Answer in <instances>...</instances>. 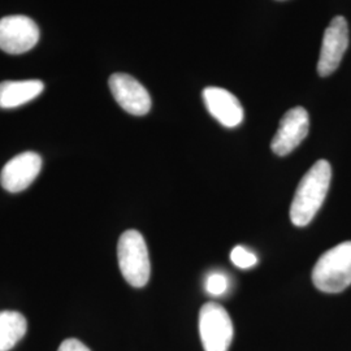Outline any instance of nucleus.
<instances>
[{"label":"nucleus","instance_id":"nucleus-1","mask_svg":"<svg viewBox=\"0 0 351 351\" xmlns=\"http://www.w3.org/2000/svg\"><path fill=\"white\" fill-rule=\"evenodd\" d=\"M332 167L319 160L302 177L290 206V220L295 226H308L323 203L330 185Z\"/></svg>","mask_w":351,"mask_h":351},{"label":"nucleus","instance_id":"nucleus-2","mask_svg":"<svg viewBox=\"0 0 351 351\" xmlns=\"http://www.w3.org/2000/svg\"><path fill=\"white\" fill-rule=\"evenodd\" d=\"M313 281L323 293H341L351 285V241L326 251L313 269Z\"/></svg>","mask_w":351,"mask_h":351},{"label":"nucleus","instance_id":"nucleus-3","mask_svg":"<svg viewBox=\"0 0 351 351\" xmlns=\"http://www.w3.org/2000/svg\"><path fill=\"white\" fill-rule=\"evenodd\" d=\"M121 275L134 288H143L150 280L151 265L146 241L138 230L129 229L121 234L117 245Z\"/></svg>","mask_w":351,"mask_h":351},{"label":"nucleus","instance_id":"nucleus-4","mask_svg":"<svg viewBox=\"0 0 351 351\" xmlns=\"http://www.w3.org/2000/svg\"><path fill=\"white\" fill-rule=\"evenodd\" d=\"M199 335L204 351H228L233 339V323L219 303L203 304L199 313Z\"/></svg>","mask_w":351,"mask_h":351},{"label":"nucleus","instance_id":"nucleus-5","mask_svg":"<svg viewBox=\"0 0 351 351\" xmlns=\"http://www.w3.org/2000/svg\"><path fill=\"white\" fill-rule=\"evenodd\" d=\"M39 40L37 24L21 14L7 16L0 20V50L19 55L36 47Z\"/></svg>","mask_w":351,"mask_h":351},{"label":"nucleus","instance_id":"nucleus-6","mask_svg":"<svg viewBox=\"0 0 351 351\" xmlns=\"http://www.w3.org/2000/svg\"><path fill=\"white\" fill-rule=\"evenodd\" d=\"M349 47V26L345 17L337 16L326 29L320 56L317 62V73L322 77L330 75L339 68L345 52Z\"/></svg>","mask_w":351,"mask_h":351},{"label":"nucleus","instance_id":"nucleus-7","mask_svg":"<svg viewBox=\"0 0 351 351\" xmlns=\"http://www.w3.org/2000/svg\"><path fill=\"white\" fill-rule=\"evenodd\" d=\"M310 129V117L303 107H294L285 113L280 121L271 149L278 156H287L295 150Z\"/></svg>","mask_w":351,"mask_h":351},{"label":"nucleus","instance_id":"nucleus-8","mask_svg":"<svg viewBox=\"0 0 351 351\" xmlns=\"http://www.w3.org/2000/svg\"><path fill=\"white\" fill-rule=\"evenodd\" d=\"M108 85L114 101L126 112L134 116H145L150 112V94L134 77L114 73L110 77Z\"/></svg>","mask_w":351,"mask_h":351},{"label":"nucleus","instance_id":"nucleus-9","mask_svg":"<svg viewBox=\"0 0 351 351\" xmlns=\"http://www.w3.org/2000/svg\"><path fill=\"white\" fill-rule=\"evenodd\" d=\"M40 169L42 158L37 152L26 151L4 165L0 173V184L10 193H20L34 182Z\"/></svg>","mask_w":351,"mask_h":351},{"label":"nucleus","instance_id":"nucleus-10","mask_svg":"<svg viewBox=\"0 0 351 351\" xmlns=\"http://www.w3.org/2000/svg\"><path fill=\"white\" fill-rule=\"evenodd\" d=\"M207 111L226 128H236L243 121V108L239 99L226 88H206L202 93Z\"/></svg>","mask_w":351,"mask_h":351},{"label":"nucleus","instance_id":"nucleus-11","mask_svg":"<svg viewBox=\"0 0 351 351\" xmlns=\"http://www.w3.org/2000/svg\"><path fill=\"white\" fill-rule=\"evenodd\" d=\"M45 85L39 80L4 81L0 84V108H16L36 99Z\"/></svg>","mask_w":351,"mask_h":351},{"label":"nucleus","instance_id":"nucleus-12","mask_svg":"<svg viewBox=\"0 0 351 351\" xmlns=\"http://www.w3.org/2000/svg\"><path fill=\"white\" fill-rule=\"evenodd\" d=\"M27 322L16 311L0 313V351H10L25 336Z\"/></svg>","mask_w":351,"mask_h":351},{"label":"nucleus","instance_id":"nucleus-13","mask_svg":"<svg viewBox=\"0 0 351 351\" xmlns=\"http://www.w3.org/2000/svg\"><path fill=\"white\" fill-rule=\"evenodd\" d=\"M204 288L213 297L224 295L229 288V278L223 272H213L206 278Z\"/></svg>","mask_w":351,"mask_h":351},{"label":"nucleus","instance_id":"nucleus-14","mask_svg":"<svg viewBox=\"0 0 351 351\" xmlns=\"http://www.w3.org/2000/svg\"><path fill=\"white\" fill-rule=\"evenodd\" d=\"M230 261L237 268L241 269H249L258 263V258L254 252L245 249L243 246H236L230 251Z\"/></svg>","mask_w":351,"mask_h":351},{"label":"nucleus","instance_id":"nucleus-15","mask_svg":"<svg viewBox=\"0 0 351 351\" xmlns=\"http://www.w3.org/2000/svg\"><path fill=\"white\" fill-rule=\"evenodd\" d=\"M58 351H91L86 345L75 339H65L59 346Z\"/></svg>","mask_w":351,"mask_h":351},{"label":"nucleus","instance_id":"nucleus-16","mask_svg":"<svg viewBox=\"0 0 351 351\" xmlns=\"http://www.w3.org/2000/svg\"><path fill=\"white\" fill-rule=\"evenodd\" d=\"M277 1H285V0H277Z\"/></svg>","mask_w":351,"mask_h":351}]
</instances>
